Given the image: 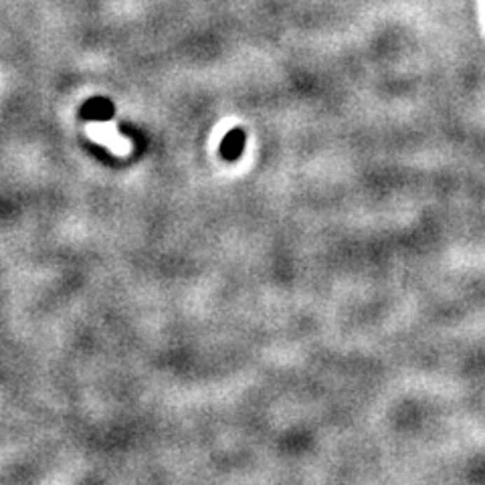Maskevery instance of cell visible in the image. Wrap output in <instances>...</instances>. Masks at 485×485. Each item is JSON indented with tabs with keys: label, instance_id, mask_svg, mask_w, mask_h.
<instances>
[]
</instances>
